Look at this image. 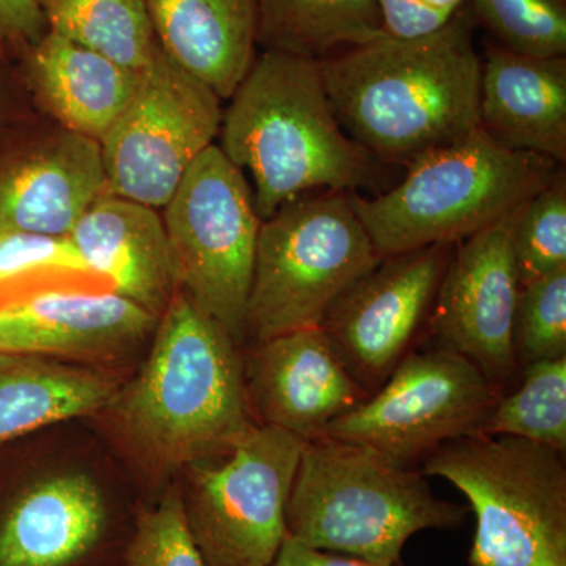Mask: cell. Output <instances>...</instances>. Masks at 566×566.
I'll list each match as a JSON object with an SVG mask.
<instances>
[{"mask_svg":"<svg viewBox=\"0 0 566 566\" xmlns=\"http://www.w3.org/2000/svg\"><path fill=\"white\" fill-rule=\"evenodd\" d=\"M85 420L144 505L156 504L186 468L227 455L256 427L243 349L178 290L144 359Z\"/></svg>","mask_w":566,"mask_h":566,"instance_id":"6da1fadb","label":"cell"},{"mask_svg":"<svg viewBox=\"0 0 566 566\" xmlns=\"http://www.w3.org/2000/svg\"><path fill=\"white\" fill-rule=\"evenodd\" d=\"M144 506L85 419L0 447V566H125Z\"/></svg>","mask_w":566,"mask_h":566,"instance_id":"7a4b0ae2","label":"cell"},{"mask_svg":"<svg viewBox=\"0 0 566 566\" xmlns=\"http://www.w3.org/2000/svg\"><path fill=\"white\" fill-rule=\"evenodd\" d=\"M464 7L441 31L379 36L319 61L335 117L371 158L409 166L479 128L482 57Z\"/></svg>","mask_w":566,"mask_h":566,"instance_id":"3957f363","label":"cell"},{"mask_svg":"<svg viewBox=\"0 0 566 566\" xmlns=\"http://www.w3.org/2000/svg\"><path fill=\"white\" fill-rule=\"evenodd\" d=\"M229 102L219 147L251 175L262 221L308 192L359 191L374 182V158L335 117L319 61L262 51Z\"/></svg>","mask_w":566,"mask_h":566,"instance_id":"277c9868","label":"cell"},{"mask_svg":"<svg viewBox=\"0 0 566 566\" xmlns=\"http://www.w3.org/2000/svg\"><path fill=\"white\" fill-rule=\"evenodd\" d=\"M469 512L439 499L420 469L322 436L305 442L285 526L289 538L311 549L395 566L412 535L457 531Z\"/></svg>","mask_w":566,"mask_h":566,"instance_id":"5b68a950","label":"cell"},{"mask_svg":"<svg viewBox=\"0 0 566 566\" xmlns=\"http://www.w3.org/2000/svg\"><path fill=\"white\" fill-rule=\"evenodd\" d=\"M560 164L509 150L482 129L420 156L389 191L352 202L385 256L457 244L515 214L556 178Z\"/></svg>","mask_w":566,"mask_h":566,"instance_id":"8992f818","label":"cell"},{"mask_svg":"<svg viewBox=\"0 0 566 566\" xmlns=\"http://www.w3.org/2000/svg\"><path fill=\"white\" fill-rule=\"evenodd\" d=\"M469 501V566H566L565 453L513 436L447 442L420 464Z\"/></svg>","mask_w":566,"mask_h":566,"instance_id":"52a82bcc","label":"cell"},{"mask_svg":"<svg viewBox=\"0 0 566 566\" xmlns=\"http://www.w3.org/2000/svg\"><path fill=\"white\" fill-rule=\"evenodd\" d=\"M382 256L352 192L283 205L260 227L248 303L249 345L322 324L335 301Z\"/></svg>","mask_w":566,"mask_h":566,"instance_id":"ba28073f","label":"cell"},{"mask_svg":"<svg viewBox=\"0 0 566 566\" xmlns=\"http://www.w3.org/2000/svg\"><path fill=\"white\" fill-rule=\"evenodd\" d=\"M163 210L178 286L244 349L262 227L251 182L221 147L212 144L192 164Z\"/></svg>","mask_w":566,"mask_h":566,"instance_id":"9c48e42d","label":"cell"},{"mask_svg":"<svg viewBox=\"0 0 566 566\" xmlns=\"http://www.w3.org/2000/svg\"><path fill=\"white\" fill-rule=\"evenodd\" d=\"M305 442L256 424L227 455L181 472L182 513L205 565H273Z\"/></svg>","mask_w":566,"mask_h":566,"instance_id":"30bf717a","label":"cell"},{"mask_svg":"<svg viewBox=\"0 0 566 566\" xmlns=\"http://www.w3.org/2000/svg\"><path fill=\"white\" fill-rule=\"evenodd\" d=\"M222 117V99L159 48L140 71L132 102L99 140L104 193L166 207L219 137Z\"/></svg>","mask_w":566,"mask_h":566,"instance_id":"8fae6325","label":"cell"},{"mask_svg":"<svg viewBox=\"0 0 566 566\" xmlns=\"http://www.w3.org/2000/svg\"><path fill=\"white\" fill-rule=\"evenodd\" d=\"M501 392L460 354L415 349L367 400L327 428V438L417 468L447 442L480 434Z\"/></svg>","mask_w":566,"mask_h":566,"instance_id":"7c38bea8","label":"cell"},{"mask_svg":"<svg viewBox=\"0 0 566 566\" xmlns=\"http://www.w3.org/2000/svg\"><path fill=\"white\" fill-rule=\"evenodd\" d=\"M455 244L385 256L324 315L319 329L368 395L375 394L422 338Z\"/></svg>","mask_w":566,"mask_h":566,"instance_id":"4fadbf2b","label":"cell"},{"mask_svg":"<svg viewBox=\"0 0 566 566\" xmlns=\"http://www.w3.org/2000/svg\"><path fill=\"white\" fill-rule=\"evenodd\" d=\"M517 211L455 244L427 324L434 346L474 364L501 395L521 375L513 346L521 289L513 253Z\"/></svg>","mask_w":566,"mask_h":566,"instance_id":"5bb4252c","label":"cell"},{"mask_svg":"<svg viewBox=\"0 0 566 566\" xmlns=\"http://www.w3.org/2000/svg\"><path fill=\"white\" fill-rule=\"evenodd\" d=\"M159 318L115 292L39 290L0 301V353L132 374Z\"/></svg>","mask_w":566,"mask_h":566,"instance_id":"9a60e30c","label":"cell"},{"mask_svg":"<svg viewBox=\"0 0 566 566\" xmlns=\"http://www.w3.org/2000/svg\"><path fill=\"white\" fill-rule=\"evenodd\" d=\"M103 193L99 142L20 117L0 126V233L69 237Z\"/></svg>","mask_w":566,"mask_h":566,"instance_id":"2e32d148","label":"cell"},{"mask_svg":"<svg viewBox=\"0 0 566 566\" xmlns=\"http://www.w3.org/2000/svg\"><path fill=\"white\" fill-rule=\"evenodd\" d=\"M243 364L255 423L304 441L322 438L331 423L370 397L345 370L319 327L248 345Z\"/></svg>","mask_w":566,"mask_h":566,"instance_id":"e0dca14e","label":"cell"},{"mask_svg":"<svg viewBox=\"0 0 566 566\" xmlns=\"http://www.w3.org/2000/svg\"><path fill=\"white\" fill-rule=\"evenodd\" d=\"M69 237L92 275L161 318L180 286L158 210L103 193Z\"/></svg>","mask_w":566,"mask_h":566,"instance_id":"ac0fdd59","label":"cell"},{"mask_svg":"<svg viewBox=\"0 0 566 566\" xmlns=\"http://www.w3.org/2000/svg\"><path fill=\"white\" fill-rule=\"evenodd\" d=\"M479 128L509 150L566 163V57H531L488 43Z\"/></svg>","mask_w":566,"mask_h":566,"instance_id":"d6986e66","label":"cell"},{"mask_svg":"<svg viewBox=\"0 0 566 566\" xmlns=\"http://www.w3.org/2000/svg\"><path fill=\"white\" fill-rule=\"evenodd\" d=\"M21 84L41 114L99 142L136 93L140 71L48 31L18 59Z\"/></svg>","mask_w":566,"mask_h":566,"instance_id":"ffe728a7","label":"cell"},{"mask_svg":"<svg viewBox=\"0 0 566 566\" xmlns=\"http://www.w3.org/2000/svg\"><path fill=\"white\" fill-rule=\"evenodd\" d=\"M164 54L222 102L256 57L255 0H145Z\"/></svg>","mask_w":566,"mask_h":566,"instance_id":"44dd1931","label":"cell"},{"mask_svg":"<svg viewBox=\"0 0 566 566\" xmlns=\"http://www.w3.org/2000/svg\"><path fill=\"white\" fill-rule=\"evenodd\" d=\"M129 374L0 353V447L52 424L91 419Z\"/></svg>","mask_w":566,"mask_h":566,"instance_id":"7402d4cb","label":"cell"},{"mask_svg":"<svg viewBox=\"0 0 566 566\" xmlns=\"http://www.w3.org/2000/svg\"><path fill=\"white\" fill-rule=\"evenodd\" d=\"M256 46L324 61L382 31L378 0H255Z\"/></svg>","mask_w":566,"mask_h":566,"instance_id":"603a6c76","label":"cell"},{"mask_svg":"<svg viewBox=\"0 0 566 566\" xmlns=\"http://www.w3.org/2000/svg\"><path fill=\"white\" fill-rule=\"evenodd\" d=\"M48 31L142 71L159 50L145 0H36Z\"/></svg>","mask_w":566,"mask_h":566,"instance_id":"cb8c5ba5","label":"cell"},{"mask_svg":"<svg viewBox=\"0 0 566 566\" xmlns=\"http://www.w3.org/2000/svg\"><path fill=\"white\" fill-rule=\"evenodd\" d=\"M480 434L513 436L566 452V357L521 368L520 381L502 394Z\"/></svg>","mask_w":566,"mask_h":566,"instance_id":"d4e9b609","label":"cell"},{"mask_svg":"<svg viewBox=\"0 0 566 566\" xmlns=\"http://www.w3.org/2000/svg\"><path fill=\"white\" fill-rule=\"evenodd\" d=\"M469 7L497 46L531 57H565L566 0H469Z\"/></svg>","mask_w":566,"mask_h":566,"instance_id":"484cf974","label":"cell"},{"mask_svg":"<svg viewBox=\"0 0 566 566\" xmlns=\"http://www.w3.org/2000/svg\"><path fill=\"white\" fill-rule=\"evenodd\" d=\"M513 253L521 285L566 266L564 169L517 211Z\"/></svg>","mask_w":566,"mask_h":566,"instance_id":"4316f807","label":"cell"},{"mask_svg":"<svg viewBox=\"0 0 566 566\" xmlns=\"http://www.w3.org/2000/svg\"><path fill=\"white\" fill-rule=\"evenodd\" d=\"M513 346L520 368L566 357V266L521 285Z\"/></svg>","mask_w":566,"mask_h":566,"instance_id":"83f0119b","label":"cell"},{"mask_svg":"<svg viewBox=\"0 0 566 566\" xmlns=\"http://www.w3.org/2000/svg\"><path fill=\"white\" fill-rule=\"evenodd\" d=\"M125 566H207L186 526L178 482L142 509Z\"/></svg>","mask_w":566,"mask_h":566,"instance_id":"f1b7e54d","label":"cell"},{"mask_svg":"<svg viewBox=\"0 0 566 566\" xmlns=\"http://www.w3.org/2000/svg\"><path fill=\"white\" fill-rule=\"evenodd\" d=\"M92 275L70 237L33 232L0 233V286L41 273Z\"/></svg>","mask_w":566,"mask_h":566,"instance_id":"f546056e","label":"cell"},{"mask_svg":"<svg viewBox=\"0 0 566 566\" xmlns=\"http://www.w3.org/2000/svg\"><path fill=\"white\" fill-rule=\"evenodd\" d=\"M469 0H378L382 31L392 39H419L444 29Z\"/></svg>","mask_w":566,"mask_h":566,"instance_id":"4dcf8cb0","label":"cell"},{"mask_svg":"<svg viewBox=\"0 0 566 566\" xmlns=\"http://www.w3.org/2000/svg\"><path fill=\"white\" fill-rule=\"evenodd\" d=\"M46 32L36 0H0V63L17 62Z\"/></svg>","mask_w":566,"mask_h":566,"instance_id":"1f68e13d","label":"cell"},{"mask_svg":"<svg viewBox=\"0 0 566 566\" xmlns=\"http://www.w3.org/2000/svg\"><path fill=\"white\" fill-rule=\"evenodd\" d=\"M271 566H381L365 562L363 558L342 556V554L324 553L311 549L293 542L286 536ZM395 566H405L403 564Z\"/></svg>","mask_w":566,"mask_h":566,"instance_id":"d6a6232c","label":"cell"},{"mask_svg":"<svg viewBox=\"0 0 566 566\" xmlns=\"http://www.w3.org/2000/svg\"><path fill=\"white\" fill-rule=\"evenodd\" d=\"M14 117H18V115H14L9 88H7L6 80H3L2 73H0V126L13 120Z\"/></svg>","mask_w":566,"mask_h":566,"instance_id":"836d02e7","label":"cell"}]
</instances>
